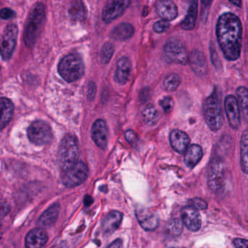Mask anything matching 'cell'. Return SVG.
<instances>
[{
	"label": "cell",
	"mask_w": 248,
	"mask_h": 248,
	"mask_svg": "<svg viewBox=\"0 0 248 248\" xmlns=\"http://www.w3.org/2000/svg\"><path fill=\"white\" fill-rule=\"evenodd\" d=\"M217 36L224 57L237 61L241 54L243 26L240 18L231 13L221 15L217 24Z\"/></svg>",
	"instance_id": "obj_1"
},
{
	"label": "cell",
	"mask_w": 248,
	"mask_h": 248,
	"mask_svg": "<svg viewBox=\"0 0 248 248\" xmlns=\"http://www.w3.org/2000/svg\"><path fill=\"white\" fill-rule=\"evenodd\" d=\"M46 19L45 4L36 2L29 12L25 24L23 41L27 47L31 48L42 33Z\"/></svg>",
	"instance_id": "obj_2"
},
{
	"label": "cell",
	"mask_w": 248,
	"mask_h": 248,
	"mask_svg": "<svg viewBox=\"0 0 248 248\" xmlns=\"http://www.w3.org/2000/svg\"><path fill=\"white\" fill-rule=\"evenodd\" d=\"M79 157V147L78 140L74 136H65L60 144L58 150V160L64 172L74 167Z\"/></svg>",
	"instance_id": "obj_3"
},
{
	"label": "cell",
	"mask_w": 248,
	"mask_h": 248,
	"mask_svg": "<svg viewBox=\"0 0 248 248\" xmlns=\"http://www.w3.org/2000/svg\"><path fill=\"white\" fill-rule=\"evenodd\" d=\"M203 114L205 122L211 131H218L221 129L224 125V114L221 99L217 92L214 91L204 102Z\"/></svg>",
	"instance_id": "obj_4"
},
{
	"label": "cell",
	"mask_w": 248,
	"mask_h": 248,
	"mask_svg": "<svg viewBox=\"0 0 248 248\" xmlns=\"http://www.w3.org/2000/svg\"><path fill=\"white\" fill-rule=\"evenodd\" d=\"M58 72L68 82L77 81L84 75V65L82 58L77 54L66 55L60 62Z\"/></svg>",
	"instance_id": "obj_5"
},
{
	"label": "cell",
	"mask_w": 248,
	"mask_h": 248,
	"mask_svg": "<svg viewBox=\"0 0 248 248\" xmlns=\"http://www.w3.org/2000/svg\"><path fill=\"white\" fill-rule=\"evenodd\" d=\"M226 182L225 165L222 159L214 157L210 162L208 170V185L215 193L224 190Z\"/></svg>",
	"instance_id": "obj_6"
},
{
	"label": "cell",
	"mask_w": 248,
	"mask_h": 248,
	"mask_svg": "<svg viewBox=\"0 0 248 248\" xmlns=\"http://www.w3.org/2000/svg\"><path fill=\"white\" fill-rule=\"evenodd\" d=\"M18 27L15 23L7 25L0 35V55L4 61L10 59L16 45L18 36Z\"/></svg>",
	"instance_id": "obj_7"
},
{
	"label": "cell",
	"mask_w": 248,
	"mask_h": 248,
	"mask_svg": "<svg viewBox=\"0 0 248 248\" xmlns=\"http://www.w3.org/2000/svg\"><path fill=\"white\" fill-rule=\"evenodd\" d=\"M164 55L168 61L174 63L186 65L189 61L186 48L175 38L169 39L165 44Z\"/></svg>",
	"instance_id": "obj_8"
},
{
	"label": "cell",
	"mask_w": 248,
	"mask_h": 248,
	"mask_svg": "<svg viewBox=\"0 0 248 248\" xmlns=\"http://www.w3.org/2000/svg\"><path fill=\"white\" fill-rule=\"evenodd\" d=\"M29 140L36 145H45L50 142L52 132L50 126L46 122L37 121L31 124L28 129Z\"/></svg>",
	"instance_id": "obj_9"
},
{
	"label": "cell",
	"mask_w": 248,
	"mask_h": 248,
	"mask_svg": "<svg viewBox=\"0 0 248 248\" xmlns=\"http://www.w3.org/2000/svg\"><path fill=\"white\" fill-rule=\"evenodd\" d=\"M89 169L83 162H78L74 167L64 172L62 181L66 187L73 188L81 185L88 177Z\"/></svg>",
	"instance_id": "obj_10"
},
{
	"label": "cell",
	"mask_w": 248,
	"mask_h": 248,
	"mask_svg": "<svg viewBox=\"0 0 248 248\" xmlns=\"http://www.w3.org/2000/svg\"><path fill=\"white\" fill-rule=\"evenodd\" d=\"M130 0H108L103 10V20L109 23L121 17L129 7Z\"/></svg>",
	"instance_id": "obj_11"
},
{
	"label": "cell",
	"mask_w": 248,
	"mask_h": 248,
	"mask_svg": "<svg viewBox=\"0 0 248 248\" xmlns=\"http://www.w3.org/2000/svg\"><path fill=\"white\" fill-rule=\"evenodd\" d=\"M224 108L230 127L238 129L241 125V113L237 97L231 94L227 96L224 100Z\"/></svg>",
	"instance_id": "obj_12"
},
{
	"label": "cell",
	"mask_w": 248,
	"mask_h": 248,
	"mask_svg": "<svg viewBox=\"0 0 248 248\" xmlns=\"http://www.w3.org/2000/svg\"><path fill=\"white\" fill-rule=\"evenodd\" d=\"M182 222L191 232H198L201 228L202 220L198 210L192 206L185 207L182 211Z\"/></svg>",
	"instance_id": "obj_13"
},
{
	"label": "cell",
	"mask_w": 248,
	"mask_h": 248,
	"mask_svg": "<svg viewBox=\"0 0 248 248\" xmlns=\"http://www.w3.org/2000/svg\"><path fill=\"white\" fill-rule=\"evenodd\" d=\"M92 136L94 142L99 147L106 149L108 144V131L105 121L98 119L94 122L92 128Z\"/></svg>",
	"instance_id": "obj_14"
},
{
	"label": "cell",
	"mask_w": 248,
	"mask_h": 248,
	"mask_svg": "<svg viewBox=\"0 0 248 248\" xmlns=\"http://www.w3.org/2000/svg\"><path fill=\"white\" fill-rule=\"evenodd\" d=\"M48 235L46 232L41 228L31 230L26 237V248H42L46 245Z\"/></svg>",
	"instance_id": "obj_15"
},
{
	"label": "cell",
	"mask_w": 248,
	"mask_h": 248,
	"mask_svg": "<svg viewBox=\"0 0 248 248\" xmlns=\"http://www.w3.org/2000/svg\"><path fill=\"white\" fill-rule=\"evenodd\" d=\"M155 10L160 17L167 21L176 18L178 15L177 7L172 0H158L155 4Z\"/></svg>",
	"instance_id": "obj_16"
},
{
	"label": "cell",
	"mask_w": 248,
	"mask_h": 248,
	"mask_svg": "<svg viewBox=\"0 0 248 248\" xmlns=\"http://www.w3.org/2000/svg\"><path fill=\"white\" fill-rule=\"evenodd\" d=\"M136 217L140 226L146 231H153L158 225V218L157 216L148 210H137Z\"/></svg>",
	"instance_id": "obj_17"
},
{
	"label": "cell",
	"mask_w": 248,
	"mask_h": 248,
	"mask_svg": "<svg viewBox=\"0 0 248 248\" xmlns=\"http://www.w3.org/2000/svg\"><path fill=\"white\" fill-rule=\"evenodd\" d=\"M122 220L123 214L119 211H113L107 214L102 223V227L105 234L108 235L114 232L120 227Z\"/></svg>",
	"instance_id": "obj_18"
},
{
	"label": "cell",
	"mask_w": 248,
	"mask_h": 248,
	"mask_svg": "<svg viewBox=\"0 0 248 248\" xmlns=\"http://www.w3.org/2000/svg\"><path fill=\"white\" fill-rule=\"evenodd\" d=\"M170 142L175 151L179 153H183L188 148L190 139L184 131L173 130L170 134Z\"/></svg>",
	"instance_id": "obj_19"
},
{
	"label": "cell",
	"mask_w": 248,
	"mask_h": 248,
	"mask_svg": "<svg viewBox=\"0 0 248 248\" xmlns=\"http://www.w3.org/2000/svg\"><path fill=\"white\" fill-rule=\"evenodd\" d=\"M193 71L199 76H204L208 72V65L203 53L198 50L192 51L189 58Z\"/></svg>",
	"instance_id": "obj_20"
},
{
	"label": "cell",
	"mask_w": 248,
	"mask_h": 248,
	"mask_svg": "<svg viewBox=\"0 0 248 248\" xmlns=\"http://www.w3.org/2000/svg\"><path fill=\"white\" fill-rule=\"evenodd\" d=\"M198 0H189L187 14L181 23V27L185 31H190L195 28L198 18Z\"/></svg>",
	"instance_id": "obj_21"
},
{
	"label": "cell",
	"mask_w": 248,
	"mask_h": 248,
	"mask_svg": "<svg viewBox=\"0 0 248 248\" xmlns=\"http://www.w3.org/2000/svg\"><path fill=\"white\" fill-rule=\"evenodd\" d=\"M14 106L9 99L0 98V130L7 126L13 118Z\"/></svg>",
	"instance_id": "obj_22"
},
{
	"label": "cell",
	"mask_w": 248,
	"mask_h": 248,
	"mask_svg": "<svg viewBox=\"0 0 248 248\" xmlns=\"http://www.w3.org/2000/svg\"><path fill=\"white\" fill-rule=\"evenodd\" d=\"M131 62L126 57H123L118 61L115 75L118 83L125 84L128 81L131 74Z\"/></svg>",
	"instance_id": "obj_23"
},
{
	"label": "cell",
	"mask_w": 248,
	"mask_h": 248,
	"mask_svg": "<svg viewBox=\"0 0 248 248\" xmlns=\"http://www.w3.org/2000/svg\"><path fill=\"white\" fill-rule=\"evenodd\" d=\"M202 149L198 144H192L185 151V163L187 167L193 169L201 161Z\"/></svg>",
	"instance_id": "obj_24"
},
{
	"label": "cell",
	"mask_w": 248,
	"mask_h": 248,
	"mask_svg": "<svg viewBox=\"0 0 248 248\" xmlns=\"http://www.w3.org/2000/svg\"><path fill=\"white\" fill-rule=\"evenodd\" d=\"M60 213V205L58 203L54 204L49 207L41 216L38 221V224L41 227H48L53 225L57 220Z\"/></svg>",
	"instance_id": "obj_25"
},
{
	"label": "cell",
	"mask_w": 248,
	"mask_h": 248,
	"mask_svg": "<svg viewBox=\"0 0 248 248\" xmlns=\"http://www.w3.org/2000/svg\"><path fill=\"white\" fill-rule=\"evenodd\" d=\"M68 15L74 21H83L87 17V7L81 0H74L68 7Z\"/></svg>",
	"instance_id": "obj_26"
},
{
	"label": "cell",
	"mask_w": 248,
	"mask_h": 248,
	"mask_svg": "<svg viewBox=\"0 0 248 248\" xmlns=\"http://www.w3.org/2000/svg\"><path fill=\"white\" fill-rule=\"evenodd\" d=\"M135 32L134 26L128 23H122L116 26L111 31V37L117 41L130 39Z\"/></svg>",
	"instance_id": "obj_27"
},
{
	"label": "cell",
	"mask_w": 248,
	"mask_h": 248,
	"mask_svg": "<svg viewBox=\"0 0 248 248\" xmlns=\"http://www.w3.org/2000/svg\"><path fill=\"white\" fill-rule=\"evenodd\" d=\"M236 94L240 113L245 122L248 124V90L245 87H238Z\"/></svg>",
	"instance_id": "obj_28"
},
{
	"label": "cell",
	"mask_w": 248,
	"mask_h": 248,
	"mask_svg": "<svg viewBox=\"0 0 248 248\" xmlns=\"http://www.w3.org/2000/svg\"><path fill=\"white\" fill-rule=\"evenodd\" d=\"M240 166L243 173L248 174V130L243 131L240 140Z\"/></svg>",
	"instance_id": "obj_29"
},
{
	"label": "cell",
	"mask_w": 248,
	"mask_h": 248,
	"mask_svg": "<svg viewBox=\"0 0 248 248\" xmlns=\"http://www.w3.org/2000/svg\"><path fill=\"white\" fill-rule=\"evenodd\" d=\"M142 119L144 123L147 125H155L159 120L158 111L153 105H149L143 110Z\"/></svg>",
	"instance_id": "obj_30"
},
{
	"label": "cell",
	"mask_w": 248,
	"mask_h": 248,
	"mask_svg": "<svg viewBox=\"0 0 248 248\" xmlns=\"http://www.w3.org/2000/svg\"><path fill=\"white\" fill-rule=\"evenodd\" d=\"M166 229L170 235L178 237L183 231V222L178 218H173L169 221Z\"/></svg>",
	"instance_id": "obj_31"
},
{
	"label": "cell",
	"mask_w": 248,
	"mask_h": 248,
	"mask_svg": "<svg viewBox=\"0 0 248 248\" xmlns=\"http://www.w3.org/2000/svg\"><path fill=\"white\" fill-rule=\"evenodd\" d=\"M114 51L115 46L111 42L105 43L102 47L101 52H100V61L102 63H108L113 57Z\"/></svg>",
	"instance_id": "obj_32"
},
{
	"label": "cell",
	"mask_w": 248,
	"mask_h": 248,
	"mask_svg": "<svg viewBox=\"0 0 248 248\" xmlns=\"http://www.w3.org/2000/svg\"><path fill=\"white\" fill-rule=\"evenodd\" d=\"M180 84V78L176 74H172L166 77L163 81V87L169 92L175 91Z\"/></svg>",
	"instance_id": "obj_33"
},
{
	"label": "cell",
	"mask_w": 248,
	"mask_h": 248,
	"mask_svg": "<svg viewBox=\"0 0 248 248\" xmlns=\"http://www.w3.org/2000/svg\"><path fill=\"white\" fill-rule=\"evenodd\" d=\"M170 23L167 20H162L155 22L153 25V30L156 33H163L170 28Z\"/></svg>",
	"instance_id": "obj_34"
},
{
	"label": "cell",
	"mask_w": 248,
	"mask_h": 248,
	"mask_svg": "<svg viewBox=\"0 0 248 248\" xmlns=\"http://www.w3.org/2000/svg\"><path fill=\"white\" fill-rule=\"evenodd\" d=\"M189 206L193 207L197 210H205L208 208V204L201 198H192L189 201Z\"/></svg>",
	"instance_id": "obj_35"
},
{
	"label": "cell",
	"mask_w": 248,
	"mask_h": 248,
	"mask_svg": "<svg viewBox=\"0 0 248 248\" xmlns=\"http://www.w3.org/2000/svg\"><path fill=\"white\" fill-rule=\"evenodd\" d=\"M160 106H161L162 108L163 109V110H164L166 113H170V112L173 110V99L170 97H164V98H163L160 100Z\"/></svg>",
	"instance_id": "obj_36"
},
{
	"label": "cell",
	"mask_w": 248,
	"mask_h": 248,
	"mask_svg": "<svg viewBox=\"0 0 248 248\" xmlns=\"http://www.w3.org/2000/svg\"><path fill=\"white\" fill-rule=\"evenodd\" d=\"M16 16V13L14 10L9 7H4L0 10V17L3 20H10L15 18Z\"/></svg>",
	"instance_id": "obj_37"
},
{
	"label": "cell",
	"mask_w": 248,
	"mask_h": 248,
	"mask_svg": "<svg viewBox=\"0 0 248 248\" xmlns=\"http://www.w3.org/2000/svg\"><path fill=\"white\" fill-rule=\"evenodd\" d=\"M125 139L128 142L135 143L138 140V137L134 131L128 130L125 133Z\"/></svg>",
	"instance_id": "obj_38"
},
{
	"label": "cell",
	"mask_w": 248,
	"mask_h": 248,
	"mask_svg": "<svg viewBox=\"0 0 248 248\" xmlns=\"http://www.w3.org/2000/svg\"><path fill=\"white\" fill-rule=\"evenodd\" d=\"M10 205L6 202H0V219L4 218L10 212Z\"/></svg>",
	"instance_id": "obj_39"
},
{
	"label": "cell",
	"mask_w": 248,
	"mask_h": 248,
	"mask_svg": "<svg viewBox=\"0 0 248 248\" xmlns=\"http://www.w3.org/2000/svg\"><path fill=\"white\" fill-rule=\"evenodd\" d=\"M234 246L236 248H248V240L237 238L234 240Z\"/></svg>",
	"instance_id": "obj_40"
},
{
	"label": "cell",
	"mask_w": 248,
	"mask_h": 248,
	"mask_svg": "<svg viewBox=\"0 0 248 248\" xmlns=\"http://www.w3.org/2000/svg\"><path fill=\"white\" fill-rule=\"evenodd\" d=\"M95 94L96 85L94 83H91V84H90V85H89L88 90H87V97H88L89 100H93Z\"/></svg>",
	"instance_id": "obj_41"
},
{
	"label": "cell",
	"mask_w": 248,
	"mask_h": 248,
	"mask_svg": "<svg viewBox=\"0 0 248 248\" xmlns=\"http://www.w3.org/2000/svg\"><path fill=\"white\" fill-rule=\"evenodd\" d=\"M106 248H123V242L121 239H117Z\"/></svg>",
	"instance_id": "obj_42"
},
{
	"label": "cell",
	"mask_w": 248,
	"mask_h": 248,
	"mask_svg": "<svg viewBox=\"0 0 248 248\" xmlns=\"http://www.w3.org/2000/svg\"><path fill=\"white\" fill-rule=\"evenodd\" d=\"M93 202H94V201H93V198L91 196L87 195L84 198V203L86 206H90L93 203Z\"/></svg>",
	"instance_id": "obj_43"
},
{
	"label": "cell",
	"mask_w": 248,
	"mask_h": 248,
	"mask_svg": "<svg viewBox=\"0 0 248 248\" xmlns=\"http://www.w3.org/2000/svg\"><path fill=\"white\" fill-rule=\"evenodd\" d=\"M202 4L203 5L204 8H208L211 6L213 0H201Z\"/></svg>",
	"instance_id": "obj_44"
},
{
	"label": "cell",
	"mask_w": 248,
	"mask_h": 248,
	"mask_svg": "<svg viewBox=\"0 0 248 248\" xmlns=\"http://www.w3.org/2000/svg\"><path fill=\"white\" fill-rule=\"evenodd\" d=\"M230 1L234 5L237 6V7H241L242 0H230Z\"/></svg>",
	"instance_id": "obj_45"
},
{
	"label": "cell",
	"mask_w": 248,
	"mask_h": 248,
	"mask_svg": "<svg viewBox=\"0 0 248 248\" xmlns=\"http://www.w3.org/2000/svg\"><path fill=\"white\" fill-rule=\"evenodd\" d=\"M143 11H144V13H142V16L144 17V16H146L148 14V7H144Z\"/></svg>",
	"instance_id": "obj_46"
}]
</instances>
